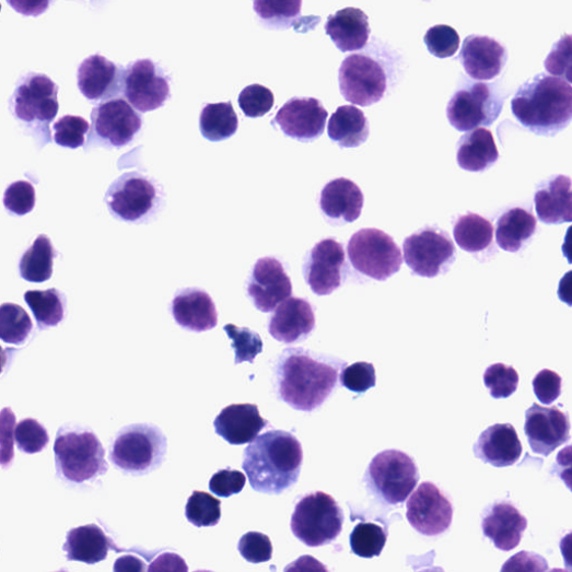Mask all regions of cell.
Masks as SVG:
<instances>
[{
	"label": "cell",
	"mask_w": 572,
	"mask_h": 572,
	"mask_svg": "<svg viewBox=\"0 0 572 572\" xmlns=\"http://www.w3.org/2000/svg\"><path fill=\"white\" fill-rule=\"evenodd\" d=\"M24 299L40 327H56L63 320L66 301L57 289L28 291Z\"/></svg>",
	"instance_id": "obj_39"
},
{
	"label": "cell",
	"mask_w": 572,
	"mask_h": 572,
	"mask_svg": "<svg viewBox=\"0 0 572 572\" xmlns=\"http://www.w3.org/2000/svg\"><path fill=\"white\" fill-rule=\"evenodd\" d=\"M363 194L361 189L347 178H338L328 183L322 191L320 207L324 214L343 223L355 222L362 212Z\"/></svg>",
	"instance_id": "obj_29"
},
{
	"label": "cell",
	"mask_w": 572,
	"mask_h": 572,
	"mask_svg": "<svg viewBox=\"0 0 572 572\" xmlns=\"http://www.w3.org/2000/svg\"><path fill=\"white\" fill-rule=\"evenodd\" d=\"M269 422L259 415L252 404H236L225 407L214 421L218 435L232 445L253 442Z\"/></svg>",
	"instance_id": "obj_24"
},
{
	"label": "cell",
	"mask_w": 572,
	"mask_h": 572,
	"mask_svg": "<svg viewBox=\"0 0 572 572\" xmlns=\"http://www.w3.org/2000/svg\"><path fill=\"white\" fill-rule=\"evenodd\" d=\"M90 124L75 116H66L55 124V141L65 148L78 149L85 142Z\"/></svg>",
	"instance_id": "obj_47"
},
{
	"label": "cell",
	"mask_w": 572,
	"mask_h": 572,
	"mask_svg": "<svg viewBox=\"0 0 572 572\" xmlns=\"http://www.w3.org/2000/svg\"><path fill=\"white\" fill-rule=\"evenodd\" d=\"M424 42L432 56L439 59L452 58L460 45L458 33L448 25H436L430 28Z\"/></svg>",
	"instance_id": "obj_45"
},
{
	"label": "cell",
	"mask_w": 572,
	"mask_h": 572,
	"mask_svg": "<svg viewBox=\"0 0 572 572\" xmlns=\"http://www.w3.org/2000/svg\"><path fill=\"white\" fill-rule=\"evenodd\" d=\"M36 194L28 182L13 183L5 191L4 205L7 210L19 217L26 215L34 210Z\"/></svg>",
	"instance_id": "obj_49"
},
{
	"label": "cell",
	"mask_w": 572,
	"mask_h": 572,
	"mask_svg": "<svg viewBox=\"0 0 572 572\" xmlns=\"http://www.w3.org/2000/svg\"><path fill=\"white\" fill-rule=\"evenodd\" d=\"M561 377L549 370L541 371L534 380L535 394L545 405L555 402L561 395Z\"/></svg>",
	"instance_id": "obj_55"
},
{
	"label": "cell",
	"mask_w": 572,
	"mask_h": 572,
	"mask_svg": "<svg viewBox=\"0 0 572 572\" xmlns=\"http://www.w3.org/2000/svg\"><path fill=\"white\" fill-rule=\"evenodd\" d=\"M276 390L295 410L314 411L331 396L339 380V367L310 351L291 348L279 358Z\"/></svg>",
	"instance_id": "obj_1"
},
{
	"label": "cell",
	"mask_w": 572,
	"mask_h": 572,
	"mask_svg": "<svg viewBox=\"0 0 572 572\" xmlns=\"http://www.w3.org/2000/svg\"><path fill=\"white\" fill-rule=\"evenodd\" d=\"M328 135L341 148H357L369 140L370 122L360 109L343 106L331 116Z\"/></svg>",
	"instance_id": "obj_33"
},
{
	"label": "cell",
	"mask_w": 572,
	"mask_h": 572,
	"mask_svg": "<svg viewBox=\"0 0 572 572\" xmlns=\"http://www.w3.org/2000/svg\"><path fill=\"white\" fill-rule=\"evenodd\" d=\"M224 330L233 341L232 347L235 350V365H240V363L244 361L253 363L256 355L264 351V341L258 334L247 328H238L234 325H226Z\"/></svg>",
	"instance_id": "obj_44"
},
{
	"label": "cell",
	"mask_w": 572,
	"mask_h": 572,
	"mask_svg": "<svg viewBox=\"0 0 572 572\" xmlns=\"http://www.w3.org/2000/svg\"><path fill=\"white\" fill-rule=\"evenodd\" d=\"M474 451L483 462L495 467H506L522 457L524 448L511 424H495L480 435Z\"/></svg>",
	"instance_id": "obj_27"
},
{
	"label": "cell",
	"mask_w": 572,
	"mask_h": 572,
	"mask_svg": "<svg viewBox=\"0 0 572 572\" xmlns=\"http://www.w3.org/2000/svg\"><path fill=\"white\" fill-rule=\"evenodd\" d=\"M172 311L176 323L189 331L203 332L218 326L219 316L214 301L201 290L182 291L174 299Z\"/></svg>",
	"instance_id": "obj_26"
},
{
	"label": "cell",
	"mask_w": 572,
	"mask_h": 572,
	"mask_svg": "<svg viewBox=\"0 0 572 572\" xmlns=\"http://www.w3.org/2000/svg\"><path fill=\"white\" fill-rule=\"evenodd\" d=\"M171 79L151 60H138L124 73L125 96L140 113L157 110L171 97Z\"/></svg>",
	"instance_id": "obj_13"
},
{
	"label": "cell",
	"mask_w": 572,
	"mask_h": 572,
	"mask_svg": "<svg viewBox=\"0 0 572 572\" xmlns=\"http://www.w3.org/2000/svg\"><path fill=\"white\" fill-rule=\"evenodd\" d=\"M346 254L334 238L319 242L311 249L304 266V277L311 290L318 295L334 293L342 283Z\"/></svg>",
	"instance_id": "obj_15"
},
{
	"label": "cell",
	"mask_w": 572,
	"mask_h": 572,
	"mask_svg": "<svg viewBox=\"0 0 572 572\" xmlns=\"http://www.w3.org/2000/svg\"><path fill=\"white\" fill-rule=\"evenodd\" d=\"M8 3L24 16L37 17L48 10L54 0H8Z\"/></svg>",
	"instance_id": "obj_56"
},
{
	"label": "cell",
	"mask_w": 572,
	"mask_h": 572,
	"mask_svg": "<svg viewBox=\"0 0 572 572\" xmlns=\"http://www.w3.org/2000/svg\"><path fill=\"white\" fill-rule=\"evenodd\" d=\"M385 65L372 55H352L339 70V86L343 97L357 106L370 107L380 102L388 89Z\"/></svg>",
	"instance_id": "obj_7"
},
{
	"label": "cell",
	"mask_w": 572,
	"mask_h": 572,
	"mask_svg": "<svg viewBox=\"0 0 572 572\" xmlns=\"http://www.w3.org/2000/svg\"><path fill=\"white\" fill-rule=\"evenodd\" d=\"M340 381L353 393H365L376 386V371L373 363L355 362L342 372Z\"/></svg>",
	"instance_id": "obj_50"
},
{
	"label": "cell",
	"mask_w": 572,
	"mask_h": 572,
	"mask_svg": "<svg viewBox=\"0 0 572 572\" xmlns=\"http://www.w3.org/2000/svg\"><path fill=\"white\" fill-rule=\"evenodd\" d=\"M547 71L558 78L571 82V36L565 35L555 46L545 62Z\"/></svg>",
	"instance_id": "obj_52"
},
{
	"label": "cell",
	"mask_w": 572,
	"mask_h": 572,
	"mask_svg": "<svg viewBox=\"0 0 572 572\" xmlns=\"http://www.w3.org/2000/svg\"><path fill=\"white\" fill-rule=\"evenodd\" d=\"M537 231L536 218L524 208H512L497 223V243L506 252L515 253Z\"/></svg>",
	"instance_id": "obj_34"
},
{
	"label": "cell",
	"mask_w": 572,
	"mask_h": 572,
	"mask_svg": "<svg viewBox=\"0 0 572 572\" xmlns=\"http://www.w3.org/2000/svg\"><path fill=\"white\" fill-rule=\"evenodd\" d=\"M407 518L420 534L441 536L452 525L453 505L436 486L424 482L407 501Z\"/></svg>",
	"instance_id": "obj_14"
},
{
	"label": "cell",
	"mask_w": 572,
	"mask_h": 572,
	"mask_svg": "<svg viewBox=\"0 0 572 572\" xmlns=\"http://www.w3.org/2000/svg\"><path fill=\"white\" fill-rule=\"evenodd\" d=\"M352 267L376 281H386L402 265V254L393 237L376 229H363L348 243Z\"/></svg>",
	"instance_id": "obj_6"
},
{
	"label": "cell",
	"mask_w": 572,
	"mask_h": 572,
	"mask_svg": "<svg viewBox=\"0 0 572 572\" xmlns=\"http://www.w3.org/2000/svg\"><path fill=\"white\" fill-rule=\"evenodd\" d=\"M328 112L315 97H293L278 112L275 124L290 138L315 140L325 132Z\"/></svg>",
	"instance_id": "obj_17"
},
{
	"label": "cell",
	"mask_w": 572,
	"mask_h": 572,
	"mask_svg": "<svg viewBox=\"0 0 572 572\" xmlns=\"http://www.w3.org/2000/svg\"><path fill=\"white\" fill-rule=\"evenodd\" d=\"M485 384L493 398H509L517 389L518 375L513 367L495 363L485 373Z\"/></svg>",
	"instance_id": "obj_46"
},
{
	"label": "cell",
	"mask_w": 572,
	"mask_h": 572,
	"mask_svg": "<svg viewBox=\"0 0 572 572\" xmlns=\"http://www.w3.org/2000/svg\"><path fill=\"white\" fill-rule=\"evenodd\" d=\"M247 293L256 308L268 314L292 296L291 279L277 258H259L253 269Z\"/></svg>",
	"instance_id": "obj_18"
},
{
	"label": "cell",
	"mask_w": 572,
	"mask_h": 572,
	"mask_svg": "<svg viewBox=\"0 0 572 572\" xmlns=\"http://www.w3.org/2000/svg\"><path fill=\"white\" fill-rule=\"evenodd\" d=\"M325 28L342 54L365 48L372 32L369 16L353 8L330 15Z\"/></svg>",
	"instance_id": "obj_28"
},
{
	"label": "cell",
	"mask_w": 572,
	"mask_h": 572,
	"mask_svg": "<svg viewBox=\"0 0 572 572\" xmlns=\"http://www.w3.org/2000/svg\"><path fill=\"white\" fill-rule=\"evenodd\" d=\"M499 157L493 135L485 128L471 130L458 142L457 164L466 172H486L498 162Z\"/></svg>",
	"instance_id": "obj_31"
},
{
	"label": "cell",
	"mask_w": 572,
	"mask_h": 572,
	"mask_svg": "<svg viewBox=\"0 0 572 572\" xmlns=\"http://www.w3.org/2000/svg\"><path fill=\"white\" fill-rule=\"evenodd\" d=\"M527 527L528 520L509 502L493 504L482 520L485 536L502 551L515 549Z\"/></svg>",
	"instance_id": "obj_25"
},
{
	"label": "cell",
	"mask_w": 572,
	"mask_h": 572,
	"mask_svg": "<svg viewBox=\"0 0 572 572\" xmlns=\"http://www.w3.org/2000/svg\"><path fill=\"white\" fill-rule=\"evenodd\" d=\"M0 11H2V5H0Z\"/></svg>",
	"instance_id": "obj_58"
},
{
	"label": "cell",
	"mask_w": 572,
	"mask_h": 572,
	"mask_svg": "<svg viewBox=\"0 0 572 572\" xmlns=\"http://www.w3.org/2000/svg\"><path fill=\"white\" fill-rule=\"evenodd\" d=\"M240 108L248 118H261L275 106L273 92L259 84L246 86L238 96Z\"/></svg>",
	"instance_id": "obj_43"
},
{
	"label": "cell",
	"mask_w": 572,
	"mask_h": 572,
	"mask_svg": "<svg viewBox=\"0 0 572 572\" xmlns=\"http://www.w3.org/2000/svg\"><path fill=\"white\" fill-rule=\"evenodd\" d=\"M516 120L536 135L552 137L572 117V87L558 77L539 74L517 90L511 103Z\"/></svg>",
	"instance_id": "obj_3"
},
{
	"label": "cell",
	"mask_w": 572,
	"mask_h": 572,
	"mask_svg": "<svg viewBox=\"0 0 572 572\" xmlns=\"http://www.w3.org/2000/svg\"><path fill=\"white\" fill-rule=\"evenodd\" d=\"M222 502L212 494L194 491L186 504V517L197 528L215 527L221 522Z\"/></svg>",
	"instance_id": "obj_41"
},
{
	"label": "cell",
	"mask_w": 572,
	"mask_h": 572,
	"mask_svg": "<svg viewBox=\"0 0 572 572\" xmlns=\"http://www.w3.org/2000/svg\"><path fill=\"white\" fill-rule=\"evenodd\" d=\"M246 477L240 471L221 470L210 481V490L221 498H230L243 491Z\"/></svg>",
	"instance_id": "obj_54"
},
{
	"label": "cell",
	"mask_w": 572,
	"mask_h": 572,
	"mask_svg": "<svg viewBox=\"0 0 572 572\" xmlns=\"http://www.w3.org/2000/svg\"><path fill=\"white\" fill-rule=\"evenodd\" d=\"M16 418L10 407L0 411V465L9 466L14 458Z\"/></svg>",
	"instance_id": "obj_53"
},
{
	"label": "cell",
	"mask_w": 572,
	"mask_h": 572,
	"mask_svg": "<svg viewBox=\"0 0 572 572\" xmlns=\"http://www.w3.org/2000/svg\"><path fill=\"white\" fill-rule=\"evenodd\" d=\"M167 453V439L157 427L136 424L116 437L110 458L120 470L144 476L160 469Z\"/></svg>",
	"instance_id": "obj_5"
},
{
	"label": "cell",
	"mask_w": 572,
	"mask_h": 572,
	"mask_svg": "<svg viewBox=\"0 0 572 572\" xmlns=\"http://www.w3.org/2000/svg\"><path fill=\"white\" fill-rule=\"evenodd\" d=\"M157 198V190L144 177L132 174L119 178L107 194L112 212L126 222L144 218Z\"/></svg>",
	"instance_id": "obj_20"
},
{
	"label": "cell",
	"mask_w": 572,
	"mask_h": 572,
	"mask_svg": "<svg viewBox=\"0 0 572 572\" xmlns=\"http://www.w3.org/2000/svg\"><path fill=\"white\" fill-rule=\"evenodd\" d=\"M32 329L33 323L22 306L14 303L0 305V339L7 343L22 345Z\"/></svg>",
	"instance_id": "obj_40"
},
{
	"label": "cell",
	"mask_w": 572,
	"mask_h": 572,
	"mask_svg": "<svg viewBox=\"0 0 572 572\" xmlns=\"http://www.w3.org/2000/svg\"><path fill=\"white\" fill-rule=\"evenodd\" d=\"M112 540L95 525L71 530L65 550L70 560L94 564L108 557Z\"/></svg>",
	"instance_id": "obj_32"
},
{
	"label": "cell",
	"mask_w": 572,
	"mask_h": 572,
	"mask_svg": "<svg viewBox=\"0 0 572 572\" xmlns=\"http://www.w3.org/2000/svg\"><path fill=\"white\" fill-rule=\"evenodd\" d=\"M59 87L48 77L31 74L16 87L12 97L15 117L28 125L47 126L59 113Z\"/></svg>",
	"instance_id": "obj_12"
},
{
	"label": "cell",
	"mask_w": 572,
	"mask_h": 572,
	"mask_svg": "<svg viewBox=\"0 0 572 572\" xmlns=\"http://www.w3.org/2000/svg\"><path fill=\"white\" fill-rule=\"evenodd\" d=\"M425 2H429V0H425Z\"/></svg>",
	"instance_id": "obj_59"
},
{
	"label": "cell",
	"mask_w": 572,
	"mask_h": 572,
	"mask_svg": "<svg viewBox=\"0 0 572 572\" xmlns=\"http://www.w3.org/2000/svg\"><path fill=\"white\" fill-rule=\"evenodd\" d=\"M456 244L469 253H479L487 249L494 234L493 225L485 218L469 213L460 217L454 224Z\"/></svg>",
	"instance_id": "obj_37"
},
{
	"label": "cell",
	"mask_w": 572,
	"mask_h": 572,
	"mask_svg": "<svg viewBox=\"0 0 572 572\" xmlns=\"http://www.w3.org/2000/svg\"><path fill=\"white\" fill-rule=\"evenodd\" d=\"M526 435L536 454L549 456L570 439L568 416L557 407L533 405L526 412Z\"/></svg>",
	"instance_id": "obj_19"
},
{
	"label": "cell",
	"mask_w": 572,
	"mask_h": 572,
	"mask_svg": "<svg viewBox=\"0 0 572 572\" xmlns=\"http://www.w3.org/2000/svg\"><path fill=\"white\" fill-rule=\"evenodd\" d=\"M503 101L493 85L475 83L452 96L446 109L447 119L462 132L491 126L502 112Z\"/></svg>",
	"instance_id": "obj_9"
},
{
	"label": "cell",
	"mask_w": 572,
	"mask_h": 572,
	"mask_svg": "<svg viewBox=\"0 0 572 572\" xmlns=\"http://www.w3.org/2000/svg\"><path fill=\"white\" fill-rule=\"evenodd\" d=\"M92 125L100 139L121 148L135 139L142 127V119L127 101L114 98L101 103L93 110Z\"/></svg>",
	"instance_id": "obj_16"
},
{
	"label": "cell",
	"mask_w": 572,
	"mask_h": 572,
	"mask_svg": "<svg viewBox=\"0 0 572 572\" xmlns=\"http://www.w3.org/2000/svg\"><path fill=\"white\" fill-rule=\"evenodd\" d=\"M315 327L312 305L304 299L290 296L276 307L269 331L276 340L291 345L306 339Z\"/></svg>",
	"instance_id": "obj_22"
},
{
	"label": "cell",
	"mask_w": 572,
	"mask_h": 572,
	"mask_svg": "<svg viewBox=\"0 0 572 572\" xmlns=\"http://www.w3.org/2000/svg\"><path fill=\"white\" fill-rule=\"evenodd\" d=\"M459 59L465 72L472 79L491 81L503 71L507 51L493 38L471 35L464 40Z\"/></svg>",
	"instance_id": "obj_21"
},
{
	"label": "cell",
	"mask_w": 572,
	"mask_h": 572,
	"mask_svg": "<svg viewBox=\"0 0 572 572\" xmlns=\"http://www.w3.org/2000/svg\"><path fill=\"white\" fill-rule=\"evenodd\" d=\"M57 250L46 235H39L20 262V272L24 280L43 283L54 276Z\"/></svg>",
	"instance_id": "obj_35"
},
{
	"label": "cell",
	"mask_w": 572,
	"mask_h": 572,
	"mask_svg": "<svg viewBox=\"0 0 572 572\" xmlns=\"http://www.w3.org/2000/svg\"><path fill=\"white\" fill-rule=\"evenodd\" d=\"M369 477L375 491L389 504L406 501L420 480L413 459L396 450L376 455L370 465Z\"/></svg>",
	"instance_id": "obj_10"
},
{
	"label": "cell",
	"mask_w": 572,
	"mask_h": 572,
	"mask_svg": "<svg viewBox=\"0 0 572 572\" xmlns=\"http://www.w3.org/2000/svg\"><path fill=\"white\" fill-rule=\"evenodd\" d=\"M15 439L19 447L28 454L43 451L49 442L46 430L33 419L24 420L17 425Z\"/></svg>",
	"instance_id": "obj_51"
},
{
	"label": "cell",
	"mask_w": 572,
	"mask_h": 572,
	"mask_svg": "<svg viewBox=\"0 0 572 572\" xmlns=\"http://www.w3.org/2000/svg\"><path fill=\"white\" fill-rule=\"evenodd\" d=\"M55 452L63 476L72 482L92 480L108 470L106 451L91 432L67 433L56 442Z\"/></svg>",
	"instance_id": "obj_8"
},
{
	"label": "cell",
	"mask_w": 572,
	"mask_h": 572,
	"mask_svg": "<svg viewBox=\"0 0 572 572\" xmlns=\"http://www.w3.org/2000/svg\"><path fill=\"white\" fill-rule=\"evenodd\" d=\"M404 259L408 268L423 278H435L454 261L455 246L444 232L425 229L404 242Z\"/></svg>",
	"instance_id": "obj_11"
},
{
	"label": "cell",
	"mask_w": 572,
	"mask_h": 572,
	"mask_svg": "<svg viewBox=\"0 0 572 572\" xmlns=\"http://www.w3.org/2000/svg\"><path fill=\"white\" fill-rule=\"evenodd\" d=\"M302 463L303 450L297 439L272 430L245 448L243 470L256 492L280 495L297 482Z\"/></svg>",
	"instance_id": "obj_2"
},
{
	"label": "cell",
	"mask_w": 572,
	"mask_h": 572,
	"mask_svg": "<svg viewBox=\"0 0 572 572\" xmlns=\"http://www.w3.org/2000/svg\"><path fill=\"white\" fill-rule=\"evenodd\" d=\"M253 9L259 21L271 30H289L299 25L302 0H253Z\"/></svg>",
	"instance_id": "obj_38"
},
{
	"label": "cell",
	"mask_w": 572,
	"mask_h": 572,
	"mask_svg": "<svg viewBox=\"0 0 572 572\" xmlns=\"http://www.w3.org/2000/svg\"><path fill=\"white\" fill-rule=\"evenodd\" d=\"M387 542L385 530L378 525L361 523L350 536V546L354 555L361 558H374L382 555Z\"/></svg>",
	"instance_id": "obj_42"
},
{
	"label": "cell",
	"mask_w": 572,
	"mask_h": 572,
	"mask_svg": "<svg viewBox=\"0 0 572 572\" xmlns=\"http://www.w3.org/2000/svg\"><path fill=\"white\" fill-rule=\"evenodd\" d=\"M238 551L250 563H265L272 559L273 545L267 535L252 532L241 538Z\"/></svg>",
	"instance_id": "obj_48"
},
{
	"label": "cell",
	"mask_w": 572,
	"mask_h": 572,
	"mask_svg": "<svg viewBox=\"0 0 572 572\" xmlns=\"http://www.w3.org/2000/svg\"><path fill=\"white\" fill-rule=\"evenodd\" d=\"M535 206L539 220L546 224L571 223V179L562 175L552 178L536 192Z\"/></svg>",
	"instance_id": "obj_30"
},
{
	"label": "cell",
	"mask_w": 572,
	"mask_h": 572,
	"mask_svg": "<svg viewBox=\"0 0 572 572\" xmlns=\"http://www.w3.org/2000/svg\"><path fill=\"white\" fill-rule=\"evenodd\" d=\"M7 362H8L7 352L2 347H0V375L3 374L4 369L7 366Z\"/></svg>",
	"instance_id": "obj_57"
},
{
	"label": "cell",
	"mask_w": 572,
	"mask_h": 572,
	"mask_svg": "<svg viewBox=\"0 0 572 572\" xmlns=\"http://www.w3.org/2000/svg\"><path fill=\"white\" fill-rule=\"evenodd\" d=\"M124 73L114 62L95 55L80 66L78 85L81 93L91 101L112 98L124 87Z\"/></svg>",
	"instance_id": "obj_23"
},
{
	"label": "cell",
	"mask_w": 572,
	"mask_h": 572,
	"mask_svg": "<svg viewBox=\"0 0 572 572\" xmlns=\"http://www.w3.org/2000/svg\"><path fill=\"white\" fill-rule=\"evenodd\" d=\"M201 135L210 141H223L238 129V118L231 101L207 104L199 118Z\"/></svg>",
	"instance_id": "obj_36"
},
{
	"label": "cell",
	"mask_w": 572,
	"mask_h": 572,
	"mask_svg": "<svg viewBox=\"0 0 572 572\" xmlns=\"http://www.w3.org/2000/svg\"><path fill=\"white\" fill-rule=\"evenodd\" d=\"M343 522V511L337 501L319 491L302 497L295 504L291 530L305 546L316 548L335 541Z\"/></svg>",
	"instance_id": "obj_4"
}]
</instances>
